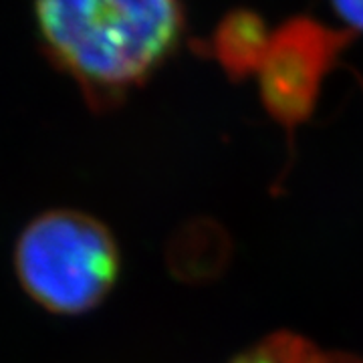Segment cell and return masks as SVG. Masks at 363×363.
<instances>
[{
  "instance_id": "6da1fadb",
  "label": "cell",
  "mask_w": 363,
  "mask_h": 363,
  "mask_svg": "<svg viewBox=\"0 0 363 363\" xmlns=\"http://www.w3.org/2000/svg\"><path fill=\"white\" fill-rule=\"evenodd\" d=\"M47 59L97 109L123 104L178 51L182 0H35Z\"/></svg>"
},
{
  "instance_id": "7a4b0ae2",
  "label": "cell",
  "mask_w": 363,
  "mask_h": 363,
  "mask_svg": "<svg viewBox=\"0 0 363 363\" xmlns=\"http://www.w3.org/2000/svg\"><path fill=\"white\" fill-rule=\"evenodd\" d=\"M119 248L104 222L79 210H49L25 226L14 269L26 295L57 315L95 309L116 285Z\"/></svg>"
},
{
  "instance_id": "3957f363",
  "label": "cell",
  "mask_w": 363,
  "mask_h": 363,
  "mask_svg": "<svg viewBox=\"0 0 363 363\" xmlns=\"http://www.w3.org/2000/svg\"><path fill=\"white\" fill-rule=\"evenodd\" d=\"M353 40L311 16H295L272 30L271 47L259 71L260 99L289 133L311 117L325 77Z\"/></svg>"
},
{
  "instance_id": "277c9868",
  "label": "cell",
  "mask_w": 363,
  "mask_h": 363,
  "mask_svg": "<svg viewBox=\"0 0 363 363\" xmlns=\"http://www.w3.org/2000/svg\"><path fill=\"white\" fill-rule=\"evenodd\" d=\"M272 33L259 13L250 9L230 11L210 37V55L234 81L259 75L271 47Z\"/></svg>"
},
{
  "instance_id": "5b68a950",
  "label": "cell",
  "mask_w": 363,
  "mask_h": 363,
  "mask_svg": "<svg viewBox=\"0 0 363 363\" xmlns=\"http://www.w3.org/2000/svg\"><path fill=\"white\" fill-rule=\"evenodd\" d=\"M234 363H363L345 353H325L307 339L293 333H277L242 353Z\"/></svg>"
},
{
  "instance_id": "8992f818",
  "label": "cell",
  "mask_w": 363,
  "mask_h": 363,
  "mask_svg": "<svg viewBox=\"0 0 363 363\" xmlns=\"http://www.w3.org/2000/svg\"><path fill=\"white\" fill-rule=\"evenodd\" d=\"M331 4L345 25L363 33V0H331Z\"/></svg>"
}]
</instances>
